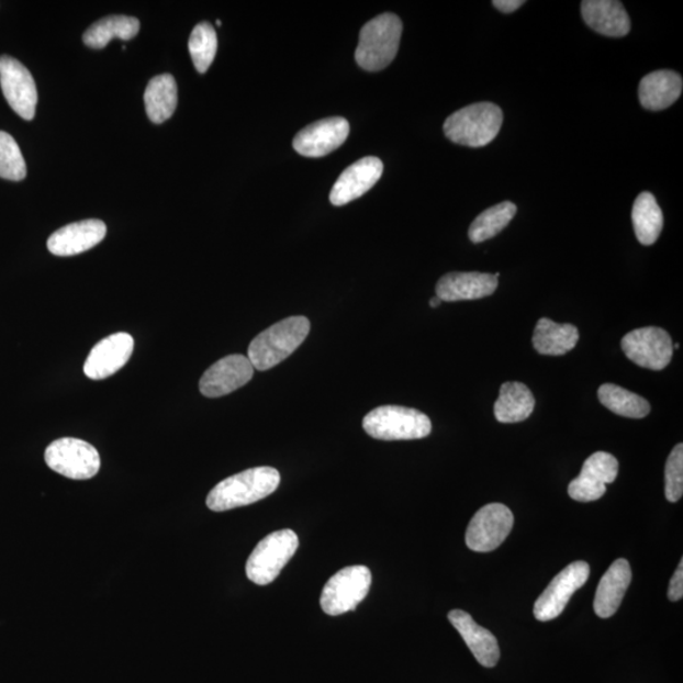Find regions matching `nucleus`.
<instances>
[{
	"mask_svg": "<svg viewBox=\"0 0 683 683\" xmlns=\"http://www.w3.org/2000/svg\"><path fill=\"white\" fill-rule=\"evenodd\" d=\"M581 13L587 26L600 35L620 38L630 32L626 8L615 0H585L581 3Z\"/></svg>",
	"mask_w": 683,
	"mask_h": 683,
	"instance_id": "412c9836",
	"label": "nucleus"
},
{
	"mask_svg": "<svg viewBox=\"0 0 683 683\" xmlns=\"http://www.w3.org/2000/svg\"><path fill=\"white\" fill-rule=\"evenodd\" d=\"M514 526V515L504 504L493 503L473 515L466 531V545L471 551L486 553L504 544Z\"/></svg>",
	"mask_w": 683,
	"mask_h": 683,
	"instance_id": "1a4fd4ad",
	"label": "nucleus"
},
{
	"mask_svg": "<svg viewBox=\"0 0 683 683\" xmlns=\"http://www.w3.org/2000/svg\"><path fill=\"white\" fill-rule=\"evenodd\" d=\"M146 113L149 121L161 124L171 119L178 107V86L172 75H158L145 91Z\"/></svg>",
	"mask_w": 683,
	"mask_h": 683,
	"instance_id": "a878e982",
	"label": "nucleus"
},
{
	"mask_svg": "<svg viewBox=\"0 0 683 683\" xmlns=\"http://www.w3.org/2000/svg\"><path fill=\"white\" fill-rule=\"evenodd\" d=\"M402 33L403 23L396 14L384 13L374 16L360 32V43L356 48L358 66L368 71L388 68L398 54Z\"/></svg>",
	"mask_w": 683,
	"mask_h": 683,
	"instance_id": "7ed1b4c3",
	"label": "nucleus"
},
{
	"mask_svg": "<svg viewBox=\"0 0 683 683\" xmlns=\"http://www.w3.org/2000/svg\"><path fill=\"white\" fill-rule=\"evenodd\" d=\"M384 164L379 157L361 158L340 173L333 186L329 200L333 205L342 206L368 193L382 177Z\"/></svg>",
	"mask_w": 683,
	"mask_h": 683,
	"instance_id": "dca6fc26",
	"label": "nucleus"
},
{
	"mask_svg": "<svg viewBox=\"0 0 683 683\" xmlns=\"http://www.w3.org/2000/svg\"><path fill=\"white\" fill-rule=\"evenodd\" d=\"M619 462L607 452L591 455L582 466L580 477L569 486L571 499L580 503L596 502L606 493V485L618 478Z\"/></svg>",
	"mask_w": 683,
	"mask_h": 683,
	"instance_id": "ddd939ff",
	"label": "nucleus"
},
{
	"mask_svg": "<svg viewBox=\"0 0 683 683\" xmlns=\"http://www.w3.org/2000/svg\"><path fill=\"white\" fill-rule=\"evenodd\" d=\"M589 576L590 566L584 561L573 562L558 573L536 602V619L549 622L558 618L572 595L586 584Z\"/></svg>",
	"mask_w": 683,
	"mask_h": 683,
	"instance_id": "f8f14e48",
	"label": "nucleus"
},
{
	"mask_svg": "<svg viewBox=\"0 0 683 683\" xmlns=\"http://www.w3.org/2000/svg\"><path fill=\"white\" fill-rule=\"evenodd\" d=\"M448 619L460 632L478 662L488 669L495 668L500 660V649L493 632L480 627L472 616L463 611L449 612Z\"/></svg>",
	"mask_w": 683,
	"mask_h": 683,
	"instance_id": "aec40b11",
	"label": "nucleus"
},
{
	"mask_svg": "<svg viewBox=\"0 0 683 683\" xmlns=\"http://www.w3.org/2000/svg\"><path fill=\"white\" fill-rule=\"evenodd\" d=\"M0 86L8 104L23 120L35 119L38 94L30 70L11 56H0Z\"/></svg>",
	"mask_w": 683,
	"mask_h": 683,
	"instance_id": "9b49d317",
	"label": "nucleus"
},
{
	"mask_svg": "<svg viewBox=\"0 0 683 683\" xmlns=\"http://www.w3.org/2000/svg\"><path fill=\"white\" fill-rule=\"evenodd\" d=\"M311 322L305 316H290L258 335L248 347V360L255 370L268 371L287 360L310 335Z\"/></svg>",
	"mask_w": 683,
	"mask_h": 683,
	"instance_id": "f03ea898",
	"label": "nucleus"
},
{
	"mask_svg": "<svg viewBox=\"0 0 683 683\" xmlns=\"http://www.w3.org/2000/svg\"><path fill=\"white\" fill-rule=\"evenodd\" d=\"M499 280L495 275L482 272H451L438 281L436 293L441 302H462L493 295Z\"/></svg>",
	"mask_w": 683,
	"mask_h": 683,
	"instance_id": "6ab92c4d",
	"label": "nucleus"
},
{
	"mask_svg": "<svg viewBox=\"0 0 683 683\" xmlns=\"http://www.w3.org/2000/svg\"><path fill=\"white\" fill-rule=\"evenodd\" d=\"M139 21L135 16L110 15L93 24L82 36L90 48H104L114 38L128 41L139 32Z\"/></svg>",
	"mask_w": 683,
	"mask_h": 683,
	"instance_id": "cd10ccee",
	"label": "nucleus"
},
{
	"mask_svg": "<svg viewBox=\"0 0 683 683\" xmlns=\"http://www.w3.org/2000/svg\"><path fill=\"white\" fill-rule=\"evenodd\" d=\"M579 338V329L573 324L540 318L533 335V346L540 355L563 356L576 347Z\"/></svg>",
	"mask_w": 683,
	"mask_h": 683,
	"instance_id": "393cba45",
	"label": "nucleus"
},
{
	"mask_svg": "<svg viewBox=\"0 0 683 683\" xmlns=\"http://www.w3.org/2000/svg\"><path fill=\"white\" fill-rule=\"evenodd\" d=\"M665 499L670 503H678L683 495V445L672 449L665 463Z\"/></svg>",
	"mask_w": 683,
	"mask_h": 683,
	"instance_id": "473e14b6",
	"label": "nucleus"
},
{
	"mask_svg": "<svg viewBox=\"0 0 683 683\" xmlns=\"http://www.w3.org/2000/svg\"><path fill=\"white\" fill-rule=\"evenodd\" d=\"M631 582L630 564L624 558L616 560L606 571L596 590L594 611L602 619L618 612Z\"/></svg>",
	"mask_w": 683,
	"mask_h": 683,
	"instance_id": "4be33fe9",
	"label": "nucleus"
},
{
	"mask_svg": "<svg viewBox=\"0 0 683 683\" xmlns=\"http://www.w3.org/2000/svg\"><path fill=\"white\" fill-rule=\"evenodd\" d=\"M371 582L372 574L366 566H349L333 574L322 591L323 612L337 616L355 611L368 596Z\"/></svg>",
	"mask_w": 683,
	"mask_h": 683,
	"instance_id": "0eeeda50",
	"label": "nucleus"
},
{
	"mask_svg": "<svg viewBox=\"0 0 683 683\" xmlns=\"http://www.w3.org/2000/svg\"><path fill=\"white\" fill-rule=\"evenodd\" d=\"M362 426L370 437L380 440L422 439L432 432L428 415L398 405L377 407L365 416Z\"/></svg>",
	"mask_w": 683,
	"mask_h": 683,
	"instance_id": "39448f33",
	"label": "nucleus"
},
{
	"mask_svg": "<svg viewBox=\"0 0 683 683\" xmlns=\"http://www.w3.org/2000/svg\"><path fill=\"white\" fill-rule=\"evenodd\" d=\"M683 597V560L680 561L676 572L670 582L669 598L671 602H680Z\"/></svg>",
	"mask_w": 683,
	"mask_h": 683,
	"instance_id": "72a5a7b5",
	"label": "nucleus"
},
{
	"mask_svg": "<svg viewBox=\"0 0 683 683\" xmlns=\"http://www.w3.org/2000/svg\"><path fill=\"white\" fill-rule=\"evenodd\" d=\"M441 303L444 302H441V300L438 296H436V298L430 299L429 305L432 307H438Z\"/></svg>",
	"mask_w": 683,
	"mask_h": 683,
	"instance_id": "c9c22d12",
	"label": "nucleus"
},
{
	"mask_svg": "<svg viewBox=\"0 0 683 683\" xmlns=\"http://www.w3.org/2000/svg\"><path fill=\"white\" fill-rule=\"evenodd\" d=\"M523 0H495V2H493V5L496 8V10H499L502 13H513L516 10H519V8L522 5H524Z\"/></svg>",
	"mask_w": 683,
	"mask_h": 683,
	"instance_id": "f704fd0d",
	"label": "nucleus"
},
{
	"mask_svg": "<svg viewBox=\"0 0 683 683\" xmlns=\"http://www.w3.org/2000/svg\"><path fill=\"white\" fill-rule=\"evenodd\" d=\"M631 221L641 245L651 246L657 243L663 229V213L653 194L645 191L638 195L632 205Z\"/></svg>",
	"mask_w": 683,
	"mask_h": 683,
	"instance_id": "bb28decb",
	"label": "nucleus"
},
{
	"mask_svg": "<svg viewBox=\"0 0 683 683\" xmlns=\"http://www.w3.org/2000/svg\"><path fill=\"white\" fill-rule=\"evenodd\" d=\"M672 345L669 333L657 327L631 331L622 339V349L629 360L653 371L668 368L673 356Z\"/></svg>",
	"mask_w": 683,
	"mask_h": 683,
	"instance_id": "9d476101",
	"label": "nucleus"
},
{
	"mask_svg": "<svg viewBox=\"0 0 683 683\" xmlns=\"http://www.w3.org/2000/svg\"><path fill=\"white\" fill-rule=\"evenodd\" d=\"M280 485V473L272 468L249 469L223 480L206 497L213 512H227L268 497Z\"/></svg>",
	"mask_w": 683,
	"mask_h": 683,
	"instance_id": "f257e3e1",
	"label": "nucleus"
},
{
	"mask_svg": "<svg viewBox=\"0 0 683 683\" xmlns=\"http://www.w3.org/2000/svg\"><path fill=\"white\" fill-rule=\"evenodd\" d=\"M518 208L512 202H504L489 208L474 220L469 229L473 244H482L495 237L512 222Z\"/></svg>",
	"mask_w": 683,
	"mask_h": 683,
	"instance_id": "c756f323",
	"label": "nucleus"
},
{
	"mask_svg": "<svg viewBox=\"0 0 683 683\" xmlns=\"http://www.w3.org/2000/svg\"><path fill=\"white\" fill-rule=\"evenodd\" d=\"M107 235L105 223L87 220L68 224L54 233L47 240L48 251L55 256L79 255L102 243Z\"/></svg>",
	"mask_w": 683,
	"mask_h": 683,
	"instance_id": "a211bd4d",
	"label": "nucleus"
},
{
	"mask_svg": "<svg viewBox=\"0 0 683 683\" xmlns=\"http://www.w3.org/2000/svg\"><path fill=\"white\" fill-rule=\"evenodd\" d=\"M298 547V536L291 529L273 531L265 537L246 563L248 580L258 586L271 584L293 558Z\"/></svg>",
	"mask_w": 683,
	"mask_h": 683,
	"instance_id": "423d86ee",
	"label": "nucleus"
},
{
	"mask_svg": "<svg viewBox=\"0 0 683 683\" xmlns=\"http://www.w3.org/2000/svg\"><path fill=\"white\" fill-rule=\"evenodd\" d=\"M27 177L26 161L15 139L0 131V178L21 181Z\"/></svg>",
	"mask_w": 683,
	"mask_h": 683,
	"instance_id": "2f4dec72",
	"label": "nucleus"
},
{
	"mask_svg": "<svg viewBox=\"0 0 683 683\" xmlns=\"http://www.w3.org/2000/svg\"><path fill=\"white\" fill-rule=\"evenodd\" d=\"M219 48V38L211 23L197 24L189 38V52L195 69L200 74L210 70Z\"/></svg>",
	"mask_w": 683,
	"mask_h": 683,
	"instance_id": "7c9ffc66",
	"label": "nucleus"
},
{
	"mask_svg": "<svg viewBox=\"0 0 683 683\" xmlns=\"http://www.w3.org/2000/svg\"><path fill=\"white\" fill-rule=\"evenodd\" d=\"M255 368L248 357L231 355L216 361L199 382L200 393L206 398H220L233 393L251 381Z\"/></svg>",
	"mask_w": 683,
	"mask_h": 683,
	"instance_id": "4468645a",
	"label": "nucleus"
},
{
	"mask_svg": "<svg viewBox=\"0 0 683 683\" xmlns=\"http://www.w3.org/2000/svg\"><path fill=\"white\" fill-rule=\"evenodd\" d=\"M135 340L128 333L120 332L99 342L91 349L85 373L90 380H104L120 371L128 362Z\"/></svg>",
	"mask_w": 683,
	"mask_h": 683,
	"instance_id": "f3484780",
	"label": "nucleus"
},
{
	"mask_svg": "<svg viewBox=\"0 0 683 683\" xmlns=\"http://www.w3.org/2000/svg\"><path fill=\"white\" fill-rule=\"evenodd\" d=\"M49 469L71 480H89L100 470V456L86 440L61 438L53 441L45 452Z\"/></svg>",
	"mask_w": 683,
	"mask_h": 683,
	"instance_id": "6e6552de",
	"label": "nucleus"
},
{
	"mask_svg": "<svg viewBox=\"0 0 683 683\" xmlns=\"http://www.w3.org/2000/svg\"><path fill=\"white\" fill-rule=\"evenodd\" d=\"M682 77L672 70H658L646 75L639 85L640 104L648 111L668 110L682 94Z\"/></svg>",
	"mask_w": 683,
	"mask_h": 683,
	"instance_id": "5701e85b",
	"label": "nucleus"
},
{
	"mask_svg": "<svg viewBox=\"0 0 683 683\" xmlns=\"http://www.w3.org/2000/svg\"><path fill=\"white\" fill-rule=\"evenodd\" d=\"M600 403L614 414L641 419L651 413V405L645 398L615 384H604L597 391Z\"/></svg>",
	"mask_w": 683,
	"mask_h": 683,
	"instance_id": "c85d7f7f",
	"label": "nucleus"
},
{
	"mask_svg": "<svg viewBox=\"0 0 683 683\" xmlns=\"http://www.w3.org/2000/svg\"><path fill=\"white\" fill-rule=\"evenodd\" d=\"M536 399L527 385L522 382H505L500 388L494 414L500 423H520L529 418L535 411Z\"/></svg>",
	"mask_w": 683,
	"mask_h": 683,
	"instance_id": "b1692460",
	"label": "nucleus"
},
{
	"mask_svg": "<svg viewBox=\"0 0 683 683\" xmlns=\"http://www.w3.org/2000/svg\"><path fill=\"white\" fill-rule=\"evenodd\" d=\"M504 114L494 103H477L448 116L444 131L452 143L479 148L493 143L503 126Z\"/></svg>",
	"mask_w": 683,
	"mask_h": 683,
	"instance_id": "20e7f679",
	"label": "nucleus"
},
{
	"mask_svg": "<svg viewBox=\"0 0 683 683\" xmlns=\"http://www.w3.org/2000/svg\"><path fill=\"white\" fill-rule=\"evenodd\" d=\"M349 123L342 116H331L310 124L293 141L295 152L305 157L326 156L345 144Z\"/></svg>",
	"mask_w": 683,
	"mask_h": 683,
	"instance_id": "2eb2a0df",
	"label": "nucleus"
}]
</instances>
